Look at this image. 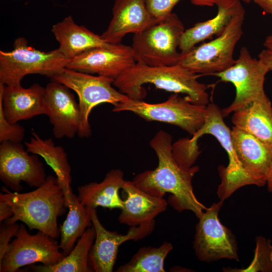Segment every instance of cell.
<instances>
[{
    "label": "cell",
    "instance_id": "1",
    "mask_svg": "<svg viewBox=\"0 0 272 272\" xmlns=\"http://www.w3.org/2000/svg\"><path fill=\"white\" fill-rule=\"evenodd\" d=\"M172 137L168 132L159 130L150 142L155 152L158 165L135 176L131 181L135 186L146 193L163 198L170 194L168 202L175 210L181 212L191 211L198 218L207 208L196 198L192 180L199 167H186L180 165L172 153Z\"/></svg>",
    "mask_w": 272,
    "mask_h": 272
},
{
    "label": "cell",
    "instance_id": "2",
    "mask_svg": "<svg viewBox=\"0 0 272 272\" xmlns=\"http://www.w3.org/2000/svg\"><path fill=\"white\" fill-rule=\"evenodd\" d=\"M2 190L0 200L8 203L13 212V216L5 222L21 221L30 230H37L54 239L58 237L57 218L65 213L67 207L56 176H47L41 186L30 192H12L5 187Z\"/></svg>",
    "mask_w": 272,
    "mask_h": 272
},
{
    "label": "cell",
    "instance_id": "3",
    "mask_svg": "<svg viewBox=\"0 0 272 272\" xmlns=\"http://www.w3.org/2000/svg\"><path fill=\"white\" fill-rule=\"evenodd\" d=\"M199 76L179 64L150 66L137 62L117 77L113 85L131 99L143 100L146 95L143 86L151 84L168 92L184 94L193 103L207 105V87L197 81Z\"/></svg>",
    "mask_w": 272,
    "mask_h": 272
},
{
    "label": "cell",
    "instance_id": "4",
    "mask_svg": "<svg viewBox=\"0 0 272 272\" xmlns=\"http://www.w3.org/2000/svg\"><path fill=\"white\" fill-rule=\"evenodd\" d=\"M68 59L56 49L44 52L28 45L24 37L15 39L11 51H0V83L18 85L24 77L39 74L52 78L66 67Z\"/></svg>",
    "mask_w": 272,
    "mask_h": 272
},
{
    "label": "cell",
    "instance_id": "5",
    "mask_svg": "<svg viewBox=\"0 0 272 272\" xmlns=\"http://www.w3.org/2000/svg\"><path fill=\"white\" fill-rule=\"evenodd\" d=\"M184 26L178 16L172 13L165 19L135 34L131 47L137 63L150 66L178 63V52Z\"/></svg>",
    "mask_w": 272,
    "mask_h": 272
},
{
    "label": "cell",
    "instance_id": "6",
    "mask_svg": "<svg viewBox=\"0 0 272 272\" xmlns=\"http://www.w3.org/2000/svg\"><path fill=\"white\" fill-rule=\"evenodd\" d=\"M245 15L243 7L222 33L215 39L181 54L178 64L195 74L204 75H213L229 68L235 61L233 52L243 34Z\"/></svg>",
    "mask_w": 272,
    "mask_h": 272
},
{
    "label": "cell",
    "instance_id": "7",
    "mask_svg": "<svg viewBox=\"0 0 272 272\" xmlns=\"http://www.w3.org/2000/svg\"><path fill=\"white\" fill-rule=\"evenodd\" d=\"M223 117L219 107L214 103H209L204 124L191 139H185V143L191 151L198 152V139L205 134H210L218 140L226 151L229 163L226 167L221 166L219 168L221 183L217 190L218 197L224 201L239 188L254 184L238 159L232 141L231 130L224 122Z\"/></svg>",
    "mask_w": 272,
    "mask_h": 272
},
{
    "label": "cell",
    "instance_id": "8",
    "mask_svg": "<svg viewBox=\"0 0 272 272\" xmlns=\"http://www.w3.org/2000/svg\"><path fill=\"white\" fill-rule=\"evenodd\" d=\"M207 106L193 103L186 96L182 97L175 93L158 103L128 98L113 106L112 111L131 112L147 121L176 125L193 135L205 122Z\"/></svg>",
    "mask_w": 272,
    "mask_h": 272
},
{
    "label": "cell",
    "instance_id": "9",
    "mask_svg": "<svg viewBox=\"0 0 272 272\" xmlns=\"http://www.w3.org/2000/svg\"><path fill=\"white\" fill-rule=\"evenodd\" d=\"M52 79L75 91L79 97L80 124L77 134L80 138L91 135L89 117L95 106L104 103L115 106L129 98L113 87L114 79L104 76H93L65 67Z\"/></svg>",
    "mask_w": 272,
    "mask_h": 272
},
{
    "label": "cell",
    "instance_id": "10",
    "mask_svg": "<svg viewBox=\"0 0 272 272\" xmlns=\"http://www.w3.org/2000/svg\"><path fill=\"white\" fill-rule=\"evenodd\" d=\"M15 237L0 261L1 272H16L37 262L52 265L65 256L54 238L40 231L31 235L23 224Z\"/></svg>",
    "mask_w": 272,
    "mask_h": 272
},
{
    "label": "cell",
    "instance_id": "11",
    "mask_svg": "<svg viewBox=\"0 0 272 272\" xmlns=\"http://www.w3.org/2000/svg\"><path fill=\"white\" fill-rule=\"evenodd\" d=\"M224 201L214 203L198 218L193 247L197 258L210 262L222 258L239 260L234 235L218 217Z\"/></svg>",
    "mask_w": 272,
    "mask_h": 272
},
{
    "label": "cell",
    "instance_id": "12",
    "mask_svg": "<svg viewBox=\"0 0 272 272\" xmlns=\"http://www.w3.org/2000/svg\"><path fill=\"white\" fill-rule=\"evenodd\" d=\"M269 72L259 59L252 58L247 48L243 47L234 63L227 70L213 76L225 82L232 83L236 88V97L228 107L223 109V117L227 116L253 102L264 92L263 85Z\"/></svg>",
    "mask_w": 272,
    "mask_h": 272
},
{
    "label": "cell",
    "instance_id": "13",
    "mask_svg": "<svg viewBox=\"0 0 272 272\" xmlns=\"http://www.w3.org/2000/svg\"><path fill=\"white\" fill-rule=\"evenodd\" d=\"M29 153L21 143H1L0 179L14 192L23 189L22 182L37 188L46 179L44 165L38 156Z\"/></svg>",
    "mask_w": 272,
    "mask_h": 272
},
{
    "label": "cell",
    "instance_id": "14",
    "mask_svg": "<svg viewBox=\"0 0 272 272\" xmlns=\"http://www.w3.org/2000/svg\"><path fill=\"white\" fill-rule=\"evenodd\" d=\"M96 237L89 254L90 267L95 272H112L119 246L124 242L137 241L151 234L155 227V221L148 224L131 226L125 234L110 231L100 222L95 208H89Z\"/></svg>",
    "mask_w": 272,
    "mask_h": 272
},
{
    "label": "cell",
    "instance_id": "15",
    "mask_svg": "<svg viewBox=\"0 0 272 272\" xmlns=\"http://www.w3.org/2000/svg\"><path fill=\"white\" fill-rule=\"evenodd\" d=\"M136 63L131 46L109 43L86 51L71 59L66 67L115 80Z\"/></svg>",
    "mask_w": 272,
    "mask_h": 272
},
{
    "label": "cell",
    "instance_id": "16",
    "mask_svg": "<svg viewBox=\"0 0 272 272\" xmlns=\"http://www.w3.org/2000/svg\"><path fill=\"white\" fill-rule=\"evenodd\" d=\"M70 90L53 80L45 87V115L52 125L53 134L57 139H72L79 129L80 107Z\"/></svg>",
    "mask_w": 272,
    "mask_h": 272
},
{
    "label": "cell",
    "instance_id": "17",
    "mask_svg": "<svg viewBox=\"0 0 272 272\" xmlns=\"http://www.w3.org/2000/svg\"><path fill=\"white\" fill-rule=\"evenodd\" d=\"M231 138L238 159L254 184L259 186L266 184L272 167V145L234 126Z\"/></svg>",
    "mask_w": 272,
    "mask_h": 272
},
{
    "label": "cell",
    "instance_id": "18",
    "mask_svg": "<svg viewBox=\"0 0 272 272\" xmlns=\"http://www.w3.org/2000/svg\"><path fill=\"white\" fill-rule=\"evenodd\" d=\"M112 15L108 28L101 35L111 44L120 43L125 35L142 32L159 22L148 11L145 0H115Z\"/></svg>",
    "mask_w": 272,
    "mask_h": 272
},
{
    "label": "cell",
    "instance_id": "19",
    "mask_svg": "<svg viewBox=\"0 0 272 272\" xmlns=\"http://www.w3.org/2000/svg\"><path fill=\"white\" fill-rule=\"evenodd\" d=\"M45 88L37 83L28 88L18 85H5L0 83L4 113L12 124L34 116L45 114Z\"/></svg>",
    "mask_w": 272,
    "mask_h": 272
},
{
    "label": "cell",
    "instance_id": "20",
    "mask_svg": "<svg viewBox=\"0 0 272 272\" xmlns=\"http://www.w3.org/2000/svg\"><path fill=\"white\" fill-rule=\"evenodd\" d=\"M122 189L126 194V198L118 217L120 224L131 227L150 223L164 212L168 206V201L164 198L146 193L131 181L125 180Z\"/></svg>",
    "mask_w": 272,
    "mask_h": 272
},
{
    "label": "cell",
    "instance_id": "21",
    "mask_svg": "<svg viewBox=\"0 0 272 272\" xmlns=\"http://www.w3.org/2000/svg\"><path fill=\"white\" fill-rule=\"evenodd\" d=\"M241 1L213 0L218 8L217 15L211 19L197 23L185 30L179 46L181 54L187 53L199 42L222 33L234 15L243 7Z\"/></svg>",
    "mask_w": 272,
    "mask_h": 272
},
{
    "label": "cell",
    "instance_id": "22",
    "mask_svg": "<svg viewBox=\"0 0 272 272\" xmlns=\"http://www.w3.org/2000/svg\"><path fill=\"white\" fill-rule=\"evenodd\" d=\"M51 31L59 43L58 50L69 60L90 49L109 44L101 35L77 25L71 15L53 25Z\"/></svg>",
    "mask_w": 272,
    "mask_h": 272
},
{
    "label": "cell",
    "instance_id": "23",
    "mask_svg": "<svg viewBox=\"0 0 272 272\" xmlns=\"http://www.w3.org/2000/svg\"><path fill=\"white\" fill-rule=\"evenodd\" d=\"M25 145L29 153L41 156L53 170L64 193L68 208L73 193L71 167L64 149L55 145L52 138L43 139L34 130Z\"/></svg>",
    "mask_w": 272,
    "mask_h": 272
},
{
    "label": "cell",
    "instance_id": "24",
    "mask_svg": "<svg viewBox=\"0 0 272 272\" xmlns=\"http://www.w3.org/2000/svg\"><path fill=\"white\" fill-rule=\"evenodd\" d=\"M233 113L234 126L272 145V106L265 93Z\"/></svg>",
    "mask_w": 272,
    "mask_h": 272
},
{
    "label": "cell",
    "instance_id": "25",
    "mask_svg": "<svg viewBox=\"0 0 272 272\" xmlns=\"http://www.w3.org/2000/svg\"><path fill=\"white\" fill-rule=\"evenodd\" d=\"M125 181L121 170L112 169L101 182H92L79 186L78 197L81 203L88 208L121 209L123 200L119 195V190Z\"/></svg>",
    "mask_w": 272,
    "mask_h": 272
},
{
    "label": "cell",
    "instance_id": "26",
    "mask_svg": "<svg viewBox=\"0 0 272 272\" xmlns=\"http://www.w3.org/2000/svg\"><path fill=\"white\" fill-rule=\"evenodd\" d=\"M96 237L93 226L87 228L71 252L57 263L32 265L30 270L38 272H92L89 254Z\"/></svg>",
    "mask_w": 272,
    "mask_h": 272
},
{
    "label": "cell",
    "instance_id": "27",
    "mask_svg": "<svg viewBox=\"0 0 272 272\" xmlns=\"http://www.w3.org/2000/svg\"><path fill=\"white\" fill-rule=\"evenodd\" d=\"M68 208L67 217L59 227V247L65 256L73 249L76 241L86 229L93 226L90 209L81 203L78 195L72 194Z\"/></svg>",
    "mask_w": 272,
    "mask_h": 272
},
{
    "label": "cell",
    "instance_id": "28",
    "mask_svg": "<svg viewBox=\"0 0 272 272\" xmlns=\"http://www.w3.org/2000/svg\"><path fill=\"white\" fill-rule=\"evenodd\" d=\"M173 246L165 241L158 247H143L116 272H165L164 261Z\"/></svg>",
    "mask_w": 272,
    "mask_h": 272
},
{
    "label": "cell",
    "instance_id": "29",
    "mask_svg": "<svg viewBox=\"0 0 272 272\" xmlns=\"http://www.w3.org/2000/svg\"><path fill=\"white\" fill-rule=\"evenodd\" d=\"M224 271H272V244L270 240L259 236L256 238L254 256L251 263L245 268H223Z\"/></svg>",
    "mask_w": 272,
    "mask_h": 272
},
{
    "label": "cell",
    "instance_id": "30",
    "mask_svg": "<svg viewBox=\"0 0 272 272\" xmlns=\"http://www.w3.org/2000/svg\"><path fill=\"white\" fill-rule=\"evenodd\" d=\"M24 128L18 123L12 124L6 119L4 113L2 98L0 96V142L21 143L25 136Z\"/></svg>",
    "mask_w": 272,
    "mask_h": 272
},
{
    "label": "cell",
    "instance_id": "31",
    "mask_svg": "<svg viewBox=\"0 0 272 272\" xmlns=\"http://www.w3.org/2000/svg\"><path fill=\"white\" fill-rule=\"evenodd\" d=\"M180 0H145L147 9L157 21H162L172 13L175 6Z\"/></svg>",
    "mask_w": 272,
    "mask_h": 272
},
{
    "label": "cell",
    "instance_id": "32",
    "mask_svg": "<svg viewBox=\"0 0 272 272\" xmlns=\"http://www.w3.org/2000/svg\"><path fill=\"white\" fill-rule=\"evenodd\" d=\"M20 227L16 223H9L4 221L0 227V261L7 251L11 239L15 236Z\"/></svg>",
    "mask_w": 272,
    "mask_h": 272
},
{
    "label": "cell",
    "instance_id": "33",
    "mask_svg": "<svg viewBox=\"0 0 272 272\" xmlns=\"http://www.w3.org/2000/svg\"><path fill=\"white\" fill-rule=\"evenodd\" d=\"M258 57L269 71H272V49L265 48L262 50Z\"/></svg>",
    "mask_w": 272,
    "mask_h": 272
},
{
    "label": "cell",
    "instance_id": "34",
    "mask_svg": "<svg viewBox=\"0 0 272 272\" xmlns=\"http://www.w3.org/2000/svg\"><path fill=\"white\" fill-rule=\"evenodd\" d=\"M13 215L11 206L7 203L0 200V223L8 220Z\"/></svg>",
    "mask_w": 272,
    "mask_h": 272
},
{
    "label": "cell",
    "instance_id": "35",
    "mask_svg": "<svg viewBox=\"0 0 272 272\" xmlns=\"http://www.w3.org/2000/svg\"><path fill=\"white\" fill-rule=\"evenodd\" d=\"M266 13L272 15V0H251Z\"/></svg>",
    "mask_w": 272,
    "mask_h": 272
},
{
    "label": "cell",
    "instance_id": "36",
    "mask_svg": "<svg viewBox=\"0 0 272 272\" xmlns=\"http://www.w3.org/2000/svg\"><path fill=\"white\" fill-rule=\"evenodd\" d=\"M192 4L198 6L212 7L214 6L213 0H190ZM246 3H249L251 0H241Z\"/></svg>",
    "mask_w": 272,
    "mask_h": 272
},
{
    "label": "cell",
    "instance_id": "37",
    "mask_svg": "<svg viewBox=\"0 0 272 272\" xmlns=\"http://www.w3.org/2000/svg\"><path fill=\"white\" fill-rule=\"evenodd\" d=\"M266 184L268 190L272 192V167L267 178Z\"/></svg>",
    "mask_w": 272,
    "mask_h": 272
},
{
    "label": "cell",
    "instance_id": "38",
    "mask_svg": "<svg viewBox=\"0 0 272 272\" xmlns=\"http://www.w3.org/2000/svg\"><path fill=\"white\" fill-rule=\"evenodd\" d=\"M263 45L266 48L272 49V35H268L265 38Z\"/></svg>",
    "mask_w": 272,
    "mask_h": 272
}]
</instances>
